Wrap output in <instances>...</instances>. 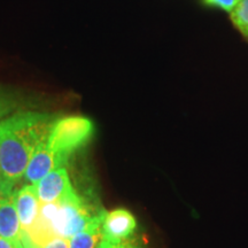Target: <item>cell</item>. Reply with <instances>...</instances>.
<instances>
[{"mask_svg":"<svg viewBox=\"0 0 248 248\" xmlns=\"http://www.w3.org/2000/svg\"><path fill=\"white\" fill-rule=\"evenodd\" d=\"M55 117L18 110L0 122V195L13 194L33 153L47 138Z\"/></svg>","mask_w":248,"mask_h":248,"instance_id":"cell-1","label":"cell"},{"mask_svg":"<svg viewBox=\"0 0 248 248\" xmlns=\"http://www.w3.org/2000/svg\"><path fill=\"white\" fill-rule=\"evenodd\" d=\"M94 125L88 117L79 115L55 119L46 138V145L64 167L77 151L91 140Z\"/></svg>","mask_w":248,"mask_h":248,"instance_id":"cell-2","label":"cell"},{"mask_svg":"<svg viewBox=\"0 0 248 248\" xmlns=\"http://www.w3.org/2000/svg\"><path fill=\"white\" fill-rule=\"evenodd\" d=\"M102 240L109 243H123L135 233L137 219L130 210L116 208L105 213L102 219Z\"/></svg>","mask_w":248,"mask_h":248,"instance_id":"cell-3","label":"cell"},{"mask_svg":"<svg viewBox=\"0 0 248 248\" xmlns=\"http://www.w3.org/2000/svg\"><path fill=\"white\" fill-rule=\"evenodd\" d=\"M35 186L38 199L42 203L58 202V201L66 199L75 192L64 167L52 170L35 184Z\"/></svg>","mask_w":248,"mask_h":248,"instance_id":"cell-4","label":"cell"},{"mask_svg":"<svg viewBox=\"0 0 248 248\" xmlns=\"http://www.w3.org/2000/svg\"><path fill=\"white\" fill-rule=\"evenodd\" d=\"M15 206L20 221L21 231L29 234L38 218L40 201L35 185H24L22 188L15 191Z\"/></svg>","mask_w":248,"mask_h":248,"instance_id":"cell-5","label":"cell"},{"mask_svg":"<svg viewBox=\"0 0 248 248\" xmlns=\"http://www.w3.org/2000/svg\"><path fill=\"white\" fill-rule=\"evenodd\" d=\"M15 191L13 194L0 195V235L16 248H23L22 231L15 206Z\"/></svg>","mask_w":248,"mask_h":248,"instance_id":"cell-6","label":"cell"},{"mask_svg":"<svg viewBox=\"0 0 248 248\" xmlns=\"http://www.w3.org/2000/svg\"><path fill=\"white\" fill-rule=\"evenodd\" d=\"M45 140L40 142L39 146L37 147L23 176L26 181L32 185L37 184L40 179L45 177L52 170L60 168L57 156L49 151Z\"/></svg>","mask_w":248,"mask_h":248,"instance_id":"cell-7","label":"cell"},{"mask_svg":"<svg viewBox=\"0 0 248 248\" xmlns=\"http://www.w3.org/2000/svg\"><path fill=\"white\" fill-rule=\"evenodd\" d=\"M106 213V212H105ZM104 214L95 216L86 228L70 239V248H97L102 238V219Z\"/></svg>","mask_w":248,"mask_h":248,"instance_id":"cell-8","label":"cell"},{"mask_svg":"<svg viewBox=\"0 0 248 248\" xmlns=\"http://www.w3.org/2000/svg\"><path fill=\"white\" fill-rule=\"evenodd\" d=\"M18 100L12 92L0 88V122L12 114L16 113Z\"/></svg>","mask_w":248,"mask_h":248,"instance_id":"cell-9","label":"cell"},{"mask_svg":"<svg viewBox=\"0 0 248 248\" xmlns=\"http://www.w3.org/2000/svg\"><path fill=\"white\" fill-rule=\"evenodd\" d=\"M232 23L240 32L248 30V0H240L239 4L230 13Z\"/></svg>","mask_w":248,"mask_h":248,"instance_id":"cell-10","label":"cell"},{"mask_svg":"<svg viewBox=\"0 0 248 248\" xmlns=\"http://www.w3.org/2000/svg\"><path fill=\"white\" fill-rule=\"evenodd\" d=\"M203 4L209 7H215L230 14L235 8V6L239 4L240 0H202Z\"/></svg>","mask_w":248,"mask_h":248,"instance_id":"cell-11","label":"cell"},{"mask_svg":"<svg viewBox=\"0 0 248 248\" xmlns=\"http://www.w3.org/2000/svg\"><path fill=\"white\" fill-rule=\"evenodd\" d=\"M97 248H140V247L136 246V245L125 243V241H123V243H109V241L101 240L100 243L98 244Z\"/></svg>","mask_w":248,"mask_h":248,"instance_id":"cell-12","label":"cell"},{"mask_svg":"<svg viewBox=\"0 0 248 248\" xmlns=\"http://www.w3.org/2000/svg\"><path fill=\"white\" fill-rule=\"evenodd\" d=\"M44 248H70V239L55 238V239L49 241Z\"/></svg>","mask_w":248,"mask_h":248,"instance_id":"cell-13","label":"cell"},{"mask_svg":"<svg viewBox=\"0 0 248 248\" xmlns=\"http://www.w3.org/2000/svg\"><path fill=\"white\" fill-rule=\"evenodd\" d=\"M0 248H16V247H15L11 241H8L7 239H5V238H2L1 235H0Z\"/></svg>","mask_w":248,"mask_h":248,"instance_id":"cell-14","label":"cell"},{"mask_svg":"<svg viewBox=\"0 0 248 248\" xmlns=\"http://www.w3.org/2000/svg\"><path fill=\"white\" fill-rule=\"evenodd\" d=\"M241 33H243V35H244L245 37H246V38L248 39V30H246V31H243V32H241Z\"/></svg>","mask_w":248,"mask_h":248,"instance_id":"cell-15","label":"cell"}]
</instances>
